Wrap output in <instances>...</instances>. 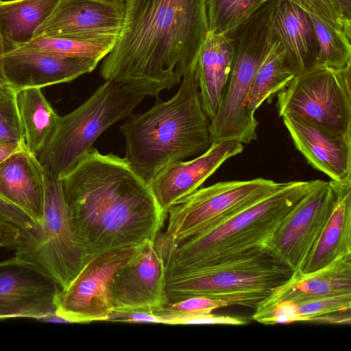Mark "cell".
<instances>
[{
    "instance_id": "cell-1",
    "label": "cell",
    "mask_w": 351,
    "mask_h": 351,
    "mask_svg": "<svg viewBox=\"0 0 351 351\" xmlns=\"http://www.w3.org/2000/svg\"><path fill=\"white\" fill-rule=\"evenodd\" d=\"M75 231L90 258L154 241L167 213L125 160L88 149L62 179Z\"/></svg>"
},
{
    "instance_id": "cell-2",
    "label": "cell",
    "mask_w": 351,
    "mask_h": 351,
    "mask_svg": "<svg viewBox=\"0 0 351 351\" xmlns=\"http://www.w3.org/2000/svg\"><path fill=\"white\" fill-rule=\"evenodd\" d=\"M123 2L122 30L103 59L100 75L158 97L193 67L208 32L206 0Z\"/></svg>"
},
{
    "instance_id": "cell-3",
    "label": "cell",
    "mask_w": 351,
    "mask_h": 351,
    "mask_svg": "<svg viewBox=\"0 0 351 351\" xmlns=\"http://www.w3.org/2000/svg\"><path fill=\"white\" fill-rule=\"evenodd\" d=\"M120 130L126 142L125 160L148 183L164 167L206 152L212 143L209 123L193 69L172 98L130 115Z\"/></svg>"
},
{
    "instance_id": "cell-4",
    "label": "cell",
    "mask_w": 351,
    "mask_h": 351,
    "mask_svg": "<svg viewBox=\"0 0 351 351\" xmlns=\"http://www.w3.org/2000/svg\"><path fill=\"white\" fill-rule=\"evenodd\" d=\"M317 181L282 183L255 203L176 243L167 274L220 264L262 250L285 217Z\"/></svg>"
},
{
    "instance_id": "cell-5",
    "label": "cell",
    "mask_w": 351,
    "mask_h": 351,
    "mask_svg": "<svg viewBox=\"0 0 351 351\" xmlns=\"http://www.w3.org/2000/svg\"><path fill=\"white\" fill-rule=\"evenodd\" d=\"M293 272L287 265L260 250L220 264L167 273V302L204 297L223 301L228 306L256 308Z\"/></svg>"
},
{
    "instance_id": "cell-6",
    "label": "cell",
    "mask_w": 351,
    "mask_h": 351,
    "mask_svg": "<svg viewBox=\"0 0 351 351\" xmlns=\"http://www.w3.org/2000/svg\"><path fill=\"white\" fill-rule=\"evenodd\" d=\"M276 2H265L228 34L232 40L233 60L218 110L209 123L211 143H250L257 138L258 122L249 114L247 104L256 71L272 40L270 21Z\"/></svg>"
},
{
    "instance_id": "cell-7",
    "label": "cell",
    "mask_w": 351,
    "mask_h": 351,
    "mask_svg": "<svg viewBox=\"0 0 351 351\" xmlns=\"http://www.w3.org/2000/svg\"><path fill=\"white\" fill-rule=\"evenodd\" d=\"M147 89L106 80L81 106L60 117L57 129L38 158L45 170L62 179L109 126L130 117Z\"/></svg>"
},
{
    "instance_id": "cell-8",
    "label": "cell",
    "mask_w": 351,
    "mask_h": 351,
    "mask_svg": "<svg viewBox=\"0 0 351 351\" xmlns=\"http://www.w3.org/2000/svg\"><path fill=\"white\" fill-rule=\"evenodd\" d=\"M14 256L35 266L64 289L90 258L71 220L62 181L46 171L43 216L20 229Z\"/></svg>"
},
{
    "instance_id": "cell-9",
    "label": "cell",
    "mask_w": 351,
    "mask_h": 351,
    "mask_svg": "<svg viewBox=\"0 0 351 351\" xmlns=\"http://www.w3.org/2000/svg\"><path fill=\"white\" fill-rule=\"evenodd\" d=\"M351 63L343 69L315 66L296 74L277 94L281 117L291 113L351 136Z\"/></svg>"
},
{
    "instance_id": "cell-10",
    "label": "cell",
    "mask_w": 351,
    "mask_h": 351,
    "mask_svg": "<svg viewBox=\"0 0 351 351\" xmlns=\"http://www.w3.org/2000/svg\"><path fill=\"white\" fill-rule=\"evenodd\" d=\"M281 184L260 178L223 181L197 189L168 210L165 232L170 239L180 243L255 203Z\"/></svg>"
},
{
    "instance_id": "cell-11",
    "label": "cell",
    "mask_w": 351,
    "mask_h": 351,
    "mask_svg": "<svg viewBox=\"0 0 351 351\" xmlns=\"http://www.w3.org/2000/svg\"><path fill=\"white\" fill-rule=\"evenodd\" d=\"M143 245L90 258L67 286L56 294L57 314L69 323L107 321L114 311L110 292L112 278L138 254Z\"/></svg>"
},
{
    "instance_id": "cell-12",
    "label": "cell",
    "mask_w": 351,
    "mask_h": 351,
    "mask_svg": "<svg viewBox=\"0 0 351 351\" xmlns=\"http://www.w3.org/2000/svg\"><path fill=\"white\" fill-rule=\"evenodd\" d=\"M335 201L331 181L317 180L313 188L288 213L262 247L294 272L302 267L319 239Z\"/></svg>"
},
{
    "instance_id": "cell-13",
    "label": "cell",
    "mask_w": 351,
    "mask_h": 351,
    "mask_svg": "<svg viewBox=\"0 0 351 351\" xmlns=\"http://www.w3.org/2000/svg\"><path fill=\"white\" fill-rule=\"evenodd\" d=\"M176 243L165 232L145 243L138 254L117 271L110 285L114 311H152L168 301L167 265Z\"/></svg>"
},
{
    "instance_id": "cell-14",
    "label": "cell",
    "mask_w": 351,
    "mask_h": 351,
    "mask_svg": "<svg viewBox=\"0 0 351 351\" xmlns=\"http://www.w3.org/2000/svg\"><path fill=\"white\" fill-rule=\"evenodd\" d=\"M123 1L59 0L34 38L60 37L85 41H117L123 25Z\"/></svg>"
},
{
    "instance_id": "cell-15",
    "label": "cell",
    "mask_w": 351,
    "mask_h": 351,
    "mask_svg": "<svg viewBox=\"0 0 351 351\" xmlns=\"http://www.w3.org/2000/svg\"><path fill=\"white\" fill-rule=\"evenodd\" d=\"M60 289L50 276L16 256L1 261L0 321H38L56 311L55 299Z\"/></svg>"
},
{
    "instance_id": "cell-16",
    "label": "cell",
    "mask_w": 351,
    "mask_h": 351,
    "mask_svg": "<svg viewBox=\"0 0 351 351\" xmlns=\"http://www.w3.org/2000/svg\"><path fill=\"white\" fill-rule=\"evenodd\" d=\"M243 149V143L237 141L214 142L197 158L162 168L148 183L160 208L167 213L178 201L199 189L226 160Z\"/></svg>"
},
{
    "instance_id": "cell-17",
    "label": "cell",
    "mask_w": 351,
    "mask_h": 351,
    "mask_svg": "<svg viewBox=\"0 0 351 351\" xmlns=\"http://www.w3.org/2000/svg\"><path fill=\"white\" fill-rule=\"evenodd\" d=\"M295 147L313 168L331 180L351 179V136L344 135L298 115L281 116Z\"/></svg>"
},
{
    "instance_id": "cell-18",
    "label": "cell",
    "mask_w": 351,
    "mask_h": 351,
    "mask_svg": "<svg viewBox=\"0 0 351 351\" xmlns=\"http://www.w3.org/2000/svg\"><path fill=\"white\" fill-rule=\"evenodd\" d=\"M98 63L90 59L60 57L26 46L10 49L3 55L6 81L16 89L71 82L93 71Z\"/></svg>"
},
{
    "instance_id": "cell-19",
    "label": "cell",
    "mask_w": 351,
    "mask_h": 351,
    "mask_svg": "<svg viewBox=\"0 0 351 351\" xmlns=\"http://www.w3.org/2000/svg\"><path fill=\"white\" fill-rule=\"evenodd\" d=\"M46 170L34 154L21 149L0 163V197L35 223L43 216Z\"/></svg>"
},
{
    "instance_id": "cell-20",
    "label": "cell",
    "mask_w": 351,
    "mask_h": 351,
    "mask_svg": "<svg viewBox=\"0 0 351 351\" xmlns=\"http://www.w3.org/2000/svg\"><path fill=\"white\" fill-rule=\"evenodd\" d=\"M271 38L278 41L289 67L296 74L317 64L319 45L308 14L296 4L276 0L272 12Z\"/></svg>"
},
{
    "instance_id": "cell-21",
    "label": "cell",
    "mask_w": 351,
    "mask_h": 351,
    "mask_svg": "<svg viewBox=\"0 0 351 351\" xmlns=\"http://www.w3.org/2000/svg\"><path fill=\"white\" fill-rule=\"evenodd\" d=\"M346 294H351V254L340 256L313 272H293L255 309L283 301L299 302Z\"/></svg>"
},
{
    "instance_id": "cell-22",
    "label": "cell",
    "mask_w": 351,
    "mask_h": 351,
    "mask_svg": "<svg viewBox=\"0 0 351 351\" xmlns=\"http://www.w3.org/2000/svg\"><path fill=\"white\" fill-rule=\"evenodd\" d=\"M232 60L231 37L208 32L192 69L202 109L210 121L221 103Z\"/></svg>"
},
{
    "instance_id": "cell-23",
    "label": "cell",
    "mask_w": 351,
    "mask_h": 351,
    "mask_svg": "<svg viewBox=\"0 0 351 351\" xmlns=\"http://www.w3.org/2000/svg\"><path fill=\"white\" fill-rule=\"evenodd\" d=\"M335 193L331 214L300 271L324 268L340 256L351 254V179L330 180Z\"/></svg>"
},
{
    "instance_id": "cell-24",
    "label": "cell",
    "mask_w": 351,
    "mask_h": 351,
    "mask_svg": "<svg viewBox=\"0 0 351 351\" xmlns=\"http://www.w3.org/2000/svg\"><path fill=\"white\" fill-rule=\"evenodd\" d=\"M252 318L265 325L296 322L350 324L351 294L299 302L283 301L265 308L255 309Z\"/></svg>"
},
{
    "instance_id": "cell-25",
    "label": "cell",
    "mask_w": 351,
    "mask_h": 351,
    "mask_svg": "<svg viewBox=\"0 0 351 351\" xmlns=\"http://www.w3.org/2000/svg\"><path fill=\"white\" fill-rule=\"evenodd\" d=\"M16 99L25 147L38 156L53 136L60 117L47 100L41 88H19Z\"/></svg>"
},
{
    "instance_id": "cell-26",
    "label": "cell",
    "mask_w": 351,
    "mask_h": 351,
    "mask_svg": "<svg viewBox=\"0 0 351 351\" xmlns=\"http://www.w3.org/2000/svg\"><path fill=\"white\" fill-rule=\"evenodd\" d=\"M58 1L1 0L0 30L5 46L8 44L10 49L30 42L37 28L50 16Z\"/></svg>"
},
{
    "instance_id": "cell-27",
    "label": "cell",
    "mask_w": 351,
    "mask_h": 351,
    "mask_svg": "<svg viewBox=\"0 0 351 351\" xmlns=\"http://www.w3.org/2000/svg\"><path fill=\"white\" fill-rule=\"evenodd\" d=\"M295 75L285 62L281 45L272 39L254 79L247 104L249 114L254 117L259 106L265 101L270 103L274 95L287 86Z\"/></svg>"
},
{
    "instance_id": "cell-28",
    "label": "cell",
    "mask_w": 351,
    "mask_h": 351,
    "mask_svg": "<svg viewBox=\"0 0 351 351\" xmlns=\"http://www.w3.org/2000/svg\"><path fill=\"white\" fill-rule=\"evenodd\" d=\"M114 41H85L60 37L34 38L27 47L64 58H79L100 62L113 49Z\"/></svg>"
},
{
    "instance_id": "cell-29",
    "label": "cell",
    "mask_w": 351,
    "mask_h": 351,
    "mask_svg": "<svg viewBox=\"0 0 351 351\" xmlns=\"http://www.w3.org/2000/svg\"><path fill=\"white\" fill-rule=\"evenodd\" d=\"M268 0H206L208 32L228 35Z\"/></svg>"
},
{
    "instance_id": "cell-30",
    "label": "cell",
    "mask_w": 351,
    "mask_h": 351,
    "mask_svg": "<svg viewBox=\"0 0 351 351\" xmlns=\"http://www.w3.org/2000/svg\"><path fill=\"white\" fill-rule=\"evenodd\" d=\"M317 36L319 53L316 66L343 69L351 63L350 38L308 14Z\"/></svg>"
},
{
    "instance_id": "cell-31",
    "label": "cell",
    "mask_w": 351,
    "mask_h": 351,
    "mask_svg": "<svg viewBox=\"0 0 351 351\" xmlns=\"http://www.w3.org/2000/svg\"><path fill=\"white\" fill-rule=\"evenodd\" d=\"M228 306L223 301L204 297H191L180 301L167 302L152 311L162 324H180L187 318L211 313L213 311Z\"/></svg>"
},
{
    "instance_id": "cell-32",
    "label": "cell",
    "mask_w": 351,
    "mask_h": 351,
    "mask_svg": "<svg viewBox=\"0 0 351 351\" xmlns=\"http://www.w3.org/2000/svg\"><path fill=\"white\" fill-rule=\"evenodd\" d=\"M16 90L8 82L0 84V143L25 147Z\"/></svg>"
},
{
    "instance_id": "cell-33",
    "label": "cell",
    "mask_w": 351,
    "mask_h": 351,
    "mask_svg": "<svg viewBox=\"0 0 351 351\" xmlns=\"http://www.w3.org/2000/svg\"><path fill=\"white\" fill-rule=\"evenodd\" d=\"M292 2L308 14L319 17L333 28L351 38V20L346 18L337 0H285Z\"/></svg>"
},
{
    "instance_id": "cell-34",
    "label": "cell",
    "mask_w": 351,
    "mask_h": 351,
    "mask_svg": "<svg viewBox=\"0 0 351 351\" xmlns=\"http://www.w3.org/2000/svg\"><path fill=\"white\" fill-rule=\"evenodd\" d=\"M0 219L20 229L29 228L35 222L23 210L0 197Z\"/></svg>"
},
{
    "instance_id": "cell-35",
    "label": "cell",
    "mask_w": 351,
    "mask_h": 351,
    "mask_svg": "<svg viewBox=\"0 0 351 351\" xmlns=\"http://www.w3.org/2000/svg\"><path fill=\"white\" fill-rule=\"evenodd\" d=\"M107 321L130 323H161L152 311L141 309L113 311Z\"/></svg>"
},
{
    "instance_id": "cell-36",
    "label": "cell",
    "mask_w": 351,
    "mask_h": 351,
    "mask_svg": "<svg viewBox=\"0 0 351 351\" xmlns=\"http://www.w3.org/2000/svg\"><path fill=\"white\" fill-rule=\"evenodd\" d=\"M20 228L0 219V249H14Z\"/></svg>"
},
{
    "instance_id": "cell-37",
    "label": "cell",
    "mask_w": 351,
    "mask_h": 351,
    "mask_svg": "<svg viewBox=\"0 0 351 351\" xmlns=\"http://www.w3.org/2000/svg\"><path fill=\"white\" fill-rule=\"evenodd\" d=\"M25 148V147L0 143V163L15 152Z\"/></svg>"
},
{
    "instance_id": "cell-38",
    "label": "cell",
    "mask_w": 351,
    "mask_h": 351,
    "mask_svg": "<svg viewBox=\"0 0 351 351\" xmlns=\"http://www.w3.org/2000/svg\"><path fill=\"white\" fill-rule=\"evenodd\" d=\"M5 51L4 40L0 30V84L7 82L3 71V55Z\"/></svg>"
},
{
    "instance_id": "cell-39",
    "label": "cell",
    "mask_w": 351,
    "mask_h": 351,
    "mask_svg": "<svg viewBox=\"0 0 351 351\" xmlns=\"http://www.w3.org/2000/svg\"><path fill=\"white\" fill-rule=\"evenodd\" d=\"M38 321L43 322L69 323L65 319L58 315L56 311L48 313Z\"/></svg>"
},
{
    "instance_id": "cell-40",
    "label": "cell",
    "mask_w": 351,
    "mask_h": 351,
    "mask_svg": "<svg viewBox=\"0 0 351 351\" xmlns=\"http://www.w3.org/2000/svg\"><path fill=\"white\" fill-rule=\"evenodd\" d=\"M345 16L350 19L351 0H337ZM351 20V19H350Z\"/></svg>"
},
{
    "instance_id": "cell-41",
    "label": "cell",
    "mask_w": 351,
    "mask_h": 351,
    "mask_svg": "<svg viewBox=\"0 0 351 351\" xmlns=\"http://www.w3.org/2000/svg\"><path fill=\"white\" fill-rule=\"evenodd\" d=\"M106 1H123V0H106Z\"/></svg>"
},
{
    "instance_id": "cell-42",
    "label": "cell",
    "mask_w": 351,
    "mask_h": 351,
    "mask_svg": "<svg viewBox=\"0 0 351 351\" xmlns=\"http://www.w3.org/2000/svg\"><path fill=\"white\" fill-rule=\"evenodd\" d=\"M1 1V0H0Z\"/></svg>"
}]
</instances>
